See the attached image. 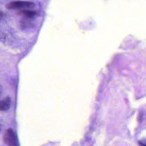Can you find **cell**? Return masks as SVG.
I'll use <instances>...</instances> for the list:
<instances>
[{
	"instance_id": "obj_3",
	"label": "cell",
	"mask_w": 146,
	"mask_h": 146,
	"mask_svg": "<svg viewBox=\"0 0 146 146\" xmlns=\"http://www.w3.org/2000/svg\"><path fill=\"white\" fill-rule=\"evenodd\" d=\"M18 14L22 15V17L31 19H34L38 15V13L33 10H21L18 12Z\"/></svg>"
},
{
	"instance_id": "obj_1",
	"label": "cell",
	"mask_w": 146,
	"mask_h": 146,
	"mask_svg": "<svg viewBox=\"0 0 146 146\" xmlns=\"http://www.w3.org/2000/svg\"><path fill=\"white\" fill-rule=\"evenodd\" d=\"M35 6V4L32 2L29 1H13L9 3L7 7L11 10H32Z\"/></svg>"
},
{
	"instance_id": "obj_5",
	"label": "cell",
	"mask_w": 146,
	"mask_h": 146,
	"mask_svg": "<svg viewBox=\"0 0 146 146\" xmlns=\"http://www.w3.org/2000/svg\"><path fill=\"white\" fill-rule=\"evenodd\" d=\"M3 16H4L3 13H2L1 11H0V21L3 18Z\"/></svg>"
},
{
	"instance_id": "obj_6",
	"label": "cell",
	"mask_w": 146,
	"mask_h": 146,
	"mask_svg": "<svg viewBox=\"0 0 146 146\" xmlns=\"http://www.w3.org/2000/svg\"><path fill=\"white\" fill-rule=\"evenodd\" d=\"M1 94H2V87L0 86V96L1 95Z\"/></svg>"
},
{
	"instance_id": "obj_4",
	"label": "cell",
	"mask_w": 146,
	"mask_h": 146,
	"mask_svg": "<svg viewBox=\"0 0 146 146\" xmlns=\"http://www.w3.org/2000/svg\"><path fill=\"white\" fill-rule=\"evenodd\" d=\"M11 106V100L9 97L4 99L0 100V111H6L10 108Z\"/></svg>"
},
{
	"instance_id": "obj_2",
	"label": "cell",
	"mask_w": 146,
	"mask_h": 146,
	"mask_svg": "<svg viewBox=\"0 0 146 146\" xmlns=\"http://www.w3.org/2000/svg\"><path fill=\"white\" fill-rule=\"evenodd\" d=\"M4 140L7 146H19L17 134L11 128L6 130L4 134Z\"/></svg>"
}]
</instances>
